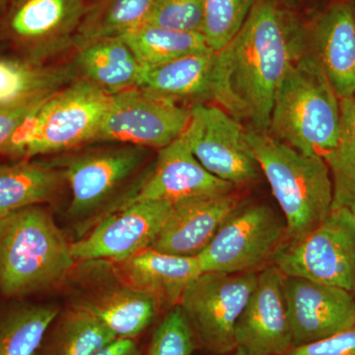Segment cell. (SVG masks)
Instances as JSON below:
<instances>
[{"instance_id": "9a60e30c", "label": "cell", "mask_w": 355, "mask_h": 355, "mask_svg": "<svg viewBox=\"0 0 355 355\" xmlns=\"http://www.w3.org/2000/svg\"><path fill=\"white\" fill-rule=\"evenodd\" d=\"M235 188L234 184L214 176L198 162L182 133L172 144L159 150L155 163L144 181L116 209L137 202L175 205L184 200L223 197L232 193Z\"/></svg>"}, {"instance_id": "7c38bea8", "label": "cell", "mask_w": 355, "mask_h": 355, "mask_svg": "<svg viewBox=\"0 0 355 355\" xmlns=\"http://www.w3.org/2000/svg\"><path fill=\"white\" fill-rule=\"evenodd\" d=\"M183 132L195 157L214 176L238 186L254 181L260 166L247 139L246 128L218 105L191 107Z\"/></svg>"}, {"instance_id": "603a6c76", "label": "cell", "mask_w": 355, "mask_h": 355, "mask_svg": "<svg viewBox=\"0 0 355 355\" xmlns=\"http://www.w3.org/2000/svg\"><path fill=\"white\" fill-rule=\"evenodd\" d=\"M71 60L78 78L110 95L137 88L141 67L121 37L78 44Z\"/></svg>"}, {"instance_id": "83f0119b", "label": "cell", "mask_w": 355, "mask_h": 355, "mask_svg": "<svg viewBox=\"0 0 355 355\" xmlns=\"http://www.w3.org/2000/svg\"><path fill=\"white\" fill-rule=\"evenodd\" d=\"M141 69L157 67L191 53L214 51L200 33L176 31L144 24L121 37Z\"/></svg>"}, {"instance_id": "3957f363", "label": "cell", "mask_w": 355, "mask_h": 355, "mask_svg": "<svg viewBox=\"0 0 355 355\" xmlns=\"http://www.w3.org/2000/svg\"><path fill=\"white\" fill-rule=\"evenodd\" d=\"M150 150L130 144H102L51 159L69 184L71 200L67 216L81 234L137 190L147 175L144 166Z\"/></svg>"}, {"instance_id": "7402d4cb", "label": "cell", "mask_w": 355, "mask_h": 355, "mask_svg": "<svg viewBox=\"0 0 355 355\" xmlns=\"http://www.w3.org/2000/svg\"><path fill=\"white\" fill-rule=\"evenodd\" d=\"M78 78L71 60L53 64L18 55H0V111L28 108Z\"/></svg>"}, {"instance_id": "8992f818", "label": "cell", "mask_w": 355, "mask_h": 355, "mask_svg": "<svg viewBox=\"0 0 355 355\" xmlns=\"http://www.w3.org/2000/svg\"><path fill=\"white\" fill-rule=\"evenodd\" d=\"M112 95L77 78L35 107L0 149V156L58 155L94 144Z\"/></svg>"}, {"instance_id": "5b68a950", "label": "cell", "mask_w": 355, "mask_h": 355, "mask_svg": "<svg viewBox=\"0 0 355 355\" xmlns=\"http://www.w3.org/2000/svg\"><path fill=\"white\" fill-rule=\"evenodd\" d=\"M340 102L316 58L306 51L287 70L268 132L307 155L324 157L340 139Z\"/></svg>"}, {"instance_id": "836d02e7", "label": "cell", "mask_w": 355, "mask_h": 355, "mask_svg": "<svg viewBox=\"0 0 355 355\" xmlns=\"http://www.w3.org/2000/svg\"><path fill=\"white\" fill-rule=\"evenodd\" d=\"M36 106L37 105H35V106L15 110V111H0V149L6 146L15 130L25 120L26 116L31 113Z\"/></svg>"}, {"instance_id": "4316f807", "label": "cell", "mask_w": 355, "mask_h": 355, "mask_svg": "<svg viewBox=\"0 0 355 355\" xmlns=\"http://www.w3.org/2000/svg\"><path fill=\"white\" fill-rule=\"evenodd\" d=\"M155 0H86L78 44L94 40L123 37L146 24Z\"/></svg>"}, {"instance_id": "7a4b0ae2", "label": "cell", "mask_w": 355, "mask_h": 355, "mask_svg": "<svg viewBox=\"0 0 355 355\" xmlns=\"http://www.w3.org/2000/svg\"><path fill=\"white\" fill-rule=\"evenodd\" d=\"M76 263L62 229L43 205L0 219V296L6 300L62 286Z\"/></svg>"}, {"instance_id": "4fadbf2b", "label": "cell", "mask_w": 355, "mask_h": 355, "mask_svg": "<svg viewBox=\"0 0 355 355\" xmlns=\"http://www.w3.org/2000/svg\"><path fill=\"white\" fill-rule=\"evenodd\" d=\"M190 118V108L157 99L139 88L130 89L112 95L93 144H130L160 150L184 132Z\"/></svg>"}, {"instance_id": "cb8c5ba5", "label": "cell", "mask_w": 355, "mask_h": 355, "mask_svg": "<svg viewBox=\"0 0 355 355\" xmlns=\"http://www.w3.org/2000/svg\"><path fill=\"white\" fill-rule=\"evenodd\" d=\"M67 184L51 160L0 163V219L26 207L53 202Z\"/></svg>"}, {"instance_id": "e0dca14e", "label": "cell", "mask_w": 355, "mask_h": 355, "mask_svg": "<svg viewBox=\"0 0 355 355\" xmlns=\"http://www.w3.org/2000/svg\"><path fill=\"white\" fill-rule=\"evenodd\" d=\"M284 291L293 347L324 340L355 326V298L352 292L295 277H286Z\"/></svg>"}, {"instance_id": "5bb4252c", "label": "cell", "mask_w": 355, "mask_h": 355, "mask_svg": "<svg viewBox=\"0 0 355 355\" xmlns=\"http://www.w3.org/2000/svg\"><path fill=\"white\" fill-rule=\"evenodd\" d=\"M174 205L144 202L110 212L70 244L76 261L104 260L120 263L149 249Z\"/></svg>"}, {"instance_id": "44dd1931", "label": "cell", "mask_w": 355, "mask_h": 355, "mask_svg": "<svg viewBox=\"0 0 355 355\" xmlns=\"http://www.w3.org/2000/svg\"><path fill=\"white\" fill-rule=\"evenodd\" d=\"M114 263L130 286L153 296L160 308L168 310L179 305L187 287L202 273L197 257L160 253L150 248Z\"/></svg>"}, {"instance_id": "8fae6325", "label": "cell", "mask_w": 355, "mask_h": 355, "mask_svg": "<svg viewBox=\"0 0 355 355\" xmlns=\"http://www.w3.org/2000/svg\"><path fill=\"white\" fill-rule=\"evenodd\" d=\"M86 0H9L0 34L14 51L49 62L76 49Z\"/></svg>"}, {"instance_id": "d6986e66", "label": "cell", "mask_w": 355, "mask_h": 355, "mask_svg": "<svg viewBox=\"0 0 355 355\" xmlns=\"http://www.w3.org/2000/svg\"><path fill=\"white\" fill-rule=\"evenodd\" d=\"M237 209L239 202L232 193L175 203L150 249L176 256L198 257Z\"/></svg>"}, {"instance_id": "9c48e42d", "label": "cell", "mask_w": 355, "mask_h": 355, "mask_svg": "<svg viewBox=\"0 0 355 355\" xmlns=\"http://www.w3.org/2000/svg\"><path fill=\"white\" fill-rule=\"evenodd\" d=\"M286 277H302L355 292V212L331 209L314 230L284 244L273 263Z\"/></svg>"}, {"instance_id": "484cf974", "label": "cell", "mask_w": 355, "mask_h": 355, "mask_svg": "<svg viewBox=\"0 0 355 355\" xmlns=\"http://www.w3.org/2000/svg\"><path fill=\"white\" fill-rule=\"evenodd\" d=\"M114 338L87 312L67 305L51 322L35 355H93Z\"/></svg>"}, {"instance_id": "1f68e13d", "label": "cell", "mask_w": 355, "mask_h": 355, "mask_svg": "<svg viewBox=\"0 0 355 355\" xmlns=\"http://www.w3.org/2000/svg\"><path fill=\"white\" fill-rule=\"evenodd\" d=\"M203 20L205 0H155L146 24L202 34Z\"/></svg>"}, {"instance_id": "277c9868", "label": "cell", "mask_w": 355, "mask_h": 355, "mask_svg": "<svg viewBox=\"0 0 355 355\" xmlns=\"http://www.w3.org/2000/svg\"><path fill=\"white\" fill-rule=\"evenodd\" d=\"M246 133L254 158L286 217L284 244L297 242L333 209L329 166L322 156L301 153L268 132L249 125Z\"/></svg>"}, {"instance_id": "d6a6232c", "label": "cell", "mask_w": 355, "mask_h": 355, "mask_svg": "<svg viewBox=\"0 0 355 355\" xmlns=\"http://www.w3.org/2000/svg\"><path fill=\"white\" fill-rule=\"evenodd\" d=\"M286 355H355V326L324 340L293 347Z\"/></svg>"}, {"instance_id": "ba28073f", "label": "cell", "mask_w": 355, "mask_h": 355, "mask_svg": "<svg viewBox=\"0 0 355 355\" xmlns=\"http://www.w3.org/2000/svg\"><path fill=\"white\" fill-rule=\"evenodd\" d=\"M257 282V272H202L189 284L179 305L198 347L214 355L234 352L236 324Z\"/></svg>"}, {"instance_id": "8d00e7d4", "label": "cell", "mask_w": 355, "mask_h": 355, "mask_svg": "<svg viewBox=\"0 0 355 355\" xmlns=\"http://www.w3.org/2000/svg\"><path fill=\"white\" fill-rule=\"evenodd\" d=\"M9 0H0V7H4L8 3Z\"/></svg>"}, {"instance_id": "4dcf8cb0", "label": "cell", "mask_w": 355, "mask_h": 355, "mask_svg": "<svg viewBox=\"0 0 355 355\" xmlns=\"http://www.w3.org/2000/svg\"><path fill=\"white\" fill-rule=\"evenodd\" d=\"M197 338L180 305L168 310L154 330L146 355H193Z\"/></svg>"}, {"instance_id": "2e32d148", "label": "cell", "mask_w": 355, "mask_h": 355, "mask_svg": "<svg viewBox=\"0 0 355 355\" xmlns=\"http://www.w3.org/2000/svg\"><path fill=\"white\" fill-rule=\"evenodd\" d=\"M284 279L275 265L258 273L256 288L236 324V349L247 355H286L293 349Z\"/></svg>"}, {"instance_id": "ac0fdd59", "label": "cell", "mask_w": 355, "mask_h": 355, "mask_svg": "<svg viewBox=\"0 0 355 355\" xmlns=\"http://www.w3.org/2000/svg\"><path fill=\"white\" fill-rule=\"evenodd\" d=\"M308 51L340 100L355 94V0H336L307 24Z\"/></svg>"}, {"instance_id": "f546056e", "label": "cell", "mask_w": 355, "mask_h": 355, "mask_svg": "<svg viewBox=\"0 0 355 355\" xmlns=\"http://www.w3.org/2000/svg\"><path fill=\"white\" fill-rule=\"evenodd\" d=\"M258 0H205L202 34L212 50H222L239 32Z\"/></svg>"}, {"instance_id": "52a82bcc", "label": "cell", "mask_w": 355, "mask_h": 355, "mask_svg": "<svg viewBox=\"0 0 355 355\" xmlns=\"http://www.w3.org/2000/svg\"><path fill=\"white\" fill-rule=\"evenodd\" d=\"M64 284L67 305L87 312L116 338L139 340L161 309L155 298L130 286L113 261H76Z\"/></svg>"}, {"instance_id": "e575fe53", "label": "cell", "mask_w": 355, "mask_h": 355, "mask_svg": "<svg viewBox=\"0 0 355 355\" xmlns=\"http://www.w3.org/2000/svg\"><path fill=\"white\" fill-rule=\"evenodd\" d=\"M93 355H142V350L137 340L116 338Z\"/></svg>"}, {"instance_id": "d590c367", "label": "cell", "mask_w": 355, "mask_h": 355, "mask_svg": "<svg viewBox=\"0 0 355 355\" xmlns=\"http://www.w3.org/2000/svg\"><path fill=\"white\" fill-rule=\"evenodd\" d=\"M221 355H247L245 352H241L239 349H235L234 352H229V354H221Z\"/></svg>"}, {"instance_id": "ffe728a7", "label": "cell", "mask_w": 355, "mask_h": 355, "mask_svg": "<svg viewBox=\"0 0 355 355\" xmlns=\"http://www.w3.org/2000/svg\"><path fill=\"white\" fill-rule=\"evenodd\" d=\"M218 53H191L157 67L142 69L137 88L163 101L191 107L214 102Z\"/></svg>"}, {"instance_id": "f1b7e54d", "label": "cell", "mask_w": 355, "mask_h": 355, "mask_svg": "<svg viewBox=\"0 0 355 355\" xmlns=\"http://www.w3.org/2000/svg\"><path fill=\"white\" fill-rule=\"evenodd\" d=\"M340 102V139L336 148L323 158L333 181V209L355 212V94Z\"/></svg>"}, {"instance_id": "30bf717a", "label": "cell", "mask_w": 355, "mask_h": 355, "mask_svg": "<svg viewBox=\"0 0 355 355\" xmlns=\"http://www.w3.org/2000/svg\"><path fill=\"white\" fill-rule=\"evenodd\" d=\"M286 221L265 205L237 209L197 257L202 272H257L286 243Z\"/></svg>"}, {"instance_id": "d4e9b609", "label": "cell", "mask_w": 355, "mask_h": 355, "mask_svg": "<svg viewBox=\"0 0 355 355\" xmlns=\"http://www.w3.org/2000/svg\"><path fill=\"white\" fill-rule=\"evenodd\" d=\"M60 308L9 299L0 302V355H35Z\"/></svg>"}, {"instance_id": "6da1fadb", "label": "cell", "mask_w": 355, "mask_h": 355, "mask_svg": "<svg viewBox=\"0 0 355 355\" xmlns=\"http://www.w3.org/2000/svg\"><path fill=\"white\" fill-rule=\"evenodd\" d=\"M306 51L307 24L277 0H258L234 38L217 51L214 102L268 132L277 87Z\"/></svg>"}]
</instances>
